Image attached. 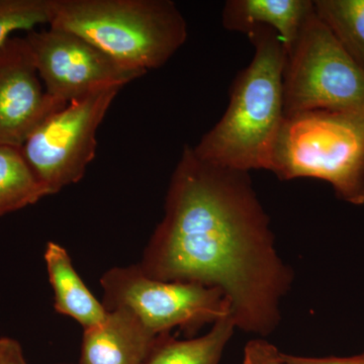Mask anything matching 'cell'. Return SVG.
Returning <instances> with one entry per match:
<instances>
[{
    "label": "cell",
    "mask_w": 364,
    "mask_h": 364,
    "mask_svg": "<svg viewBox=\"0 0 364 364\" xmlns=\"http://www.w3.org/2000/svg\"><path fill=\"white\" fill-rule=\"evenodd\" d=\"M139 267L152 279L220 289L236 329L262 338L279 327L294 282L249 172L203 161L188 145Z\"/></svg>",
    "instance_id": "1"
},
{
    "label": "cell",
    "mask_w": 364,
    "mask_h": 364,
    "mask_svg": "<svg viewBox=\"0 0 364 364\" xmlns=\"http://www.w3.org/2000/svg\"><path fill=\"white\" fill-rule=\"evenodd\" d=\"M255 53L237 75L222 119L193 147L215 166L238 171L269 170L284 119L282 77L287 52L277 33L257 28L247 33Z\"/></svg>",
    "instance_id": "2"
},
{
    "label": "cell",
    "mask_w": 364,
    "mask_h": 364,
    "mask_svg": "<svg viewBox=\"0 0 364 364\" xmlns=\"http://www.w3.org/2000/svg\"><path fill=\"white\" fill-rule=\"evenodd\" d=\"M49 26L143 74L164 65L188 39L186 18L170 0H53Z\"/></svg>",
    "instance_id": "3"
},
{
    "label": "cell",
    "mask_w": 364,
    "mask_h": 364,
    "mask_svg": "<svg viewBox=\"0 0 364 364\" xmlns=\"http://www.w3.org/2000/svg\"><path fill=\"white\" fill-rule=\"evenodd\" d=\"M269 171L280 181L320 179L339 200L364 205V109L284 117Z\"/></svg>",
    "instance_id": "4"
},
{
    "label": "cell",
    "mask_w": 364,
    "mask_h": 364,
    "mask_svg": "<svg viewBox=\"0 0 364 364\" xmlns=\"http://www.w3.org/2000/svg\"><path fill=\"white\" fill-rule=\"evenodd\" d=\"M282 90L284 117L317 109H364V70L315 9L287 53Z\"/></svg>",
    "instance_id": "5"
},
{
    "label": "cell",
    "mask_w": 364,
    "mask_h": 364,
    "mask_svg": "<svg viewBox=\"0 0 364 364\" xmlns=\"http://www.w3.org/2000/svg\"><path fill=\"white\" fill-rule=\"evenodd\" d=\"M100 284L107 311L128 309L157 336L169 334L174 328L195 333L231 317V304L220 289L152 279L139 264L107 270Z\"/></svg>",
    "instance_id": "6"
},
{
    "label": "cell",
    "mask_w": 364,
    "mask_h": 364,
    "mask_svg": "<svg viewBox=\"0 0 364 364\" xmlns=\"http://www.w3.org/2000/svg\"><path fill=\"white\" fill-rule=\"evenodd\" d=\"M122 87L97 91L46 117L21 145L26 161L49 196L85 176L97 153V133Z\"/></svg>",
    "instance_id": "7"
},
{
    "label": "cell",
    "mask_w": 364,
    "mask_h": 364,
    "mask_svg": "<svg viewBox=\"0 0 364 364\" xmlns=\"http://www.w3.org/2000/svg\"><path fill=\"white\" fill-rule=\"evenodd\" d=\"M45 90L62 105L145 75L119 65L75 33L50 28L25 36Z\"/></svg>",
    "instance_id": "8"
},
{
    "label": "cell",
    "mask_w": 364,
    "mask_h": 364,
    "mask_svg": "<svg viewBox=\"0 0 364 364\" xmlns=\"http://www.w3.org/2000/svg\"><path fill=\"white\" fill-rule=\"evenodd\" d=\"M60 104L43 87L25 37L0 47V144L21 147Z\"/></svg>",
    "instance_id": "9"
},
{
    "label": "cell",
    "mask_w": 364,
    "mask_h": 364,
    "mask_svg": "<svg viewBox=\"0 0 364 364\" xmlns=\"http://www.w3.org/2000/svg\"><path fill=\"white\" fill-rule=\"evenodd\" d=\"M158 338L130 310L114 309L85 330L78 364H145Z\"/></svg>",
    "instance_id": "10"
},
{
    "label": "cell",
    "mask_w": 364,
    "mask_h": 364,
    "mask_svg": "<svg viewBox=\"0 0 364 364\" xmlns=\"http://www.w3.org/2000/svg\"><path fill=\"white\" fill-rule=\"evenodd\" d=\"M313 14L311 0H229L222 20L226 30L246 35L257 28L274 31L287 53Z\"/></svg>",
    "instance_id": "11"
},
{
    "label": "cell",
    "mask_w": 364,
    "mask_h": 364,
    "mask_svg": "<svg viewBox=\"0 0 364 364\" xmlns=\"http://www.w3.org/2000/svg\"><path fill=\"white\" fill-rule=\"evenodd\" d=\"M44 258L54 291L55 310L74 318L85 330L102 324L107 315V309L79 277L66 249L56 242H49Z\"/></svg>",
    "instance_id": "12"
},
{
    "label": "cell",
    "mask_w": 364,
    "mask_h": 364,
    "mask_svg": "<svg viewBox=\"0 0 364 364\" xmlns=\"http://www.w3.org/2000/svg\"><path fill=\"white\" fill-rule=\"evenodd\" d=\"M236 327L231 317L221 318L200 337L177 339L160 335L145 364H220Z\"/></svg>",
    "instance_id": "13"
},
{
    "label": "cell",
    "mask_w": 364,
    "mask_h": 364,
    "mask_svg": "<svg viewBox=\"0 0 364 364\" xmlns=\"http://www.w3.org/2000/svg\"><path fill=\"white\" fill-rule=\"evenodd\" d=\"M48 196L21 147L0 144V217L35 205Z\"/></svg>",
    "instance_id": "14"
},
{
    "label": "cell",
    "mask_w": 364,
    "mask_h": 364,
    "mask_svg": "<svg viewBox=\"0 0 364 364\" xmlns=\"http://www.w3.org/2000/svg\"><path fill=\"white\" fill-rule=\"evenodd\" d=\"M314 9L364 70V0H316Z\"/></svg>",
    "instance_id": "15"
},
{
    "label": "cell",
    "mask_w": 364,
    "mask_h": 364,
    "mask_svg": "<svg viewBox=\"0 0 364 364\" xmlns=\"http://www.w3.org/2000/svg\"><path fill=\"white\" fill-rule=\"evenodd\" d=\"M52 11L53 0H0V47L14 32L49 25Z\"/></svg>",
    "instance_id": "16"
},
{
    "label": "cell",
    "mask_w": 364,
    "mask_h": 364,
    "mask_svg": "<svg viewBox=\"0 0 364 364\" xmlns=\"http://www.w3.org/2000/svg\"><path fill=\"white\" fill-rule=\"evenodd\" d=\"M241 364H284L282 352L262 337L247 342Z\"/></svg>",
    "instance_id": "17"
},
{
    "label": "cell",
    "mask_w": 364,
    "mask_h": 364,
    "mask_svg": "<svg viewBox=\"0 0 364 364\" xmlns=\"http://www.w3.org/2000/svg\"><path fill=\"white\" fill-rule=\"evenodd\" d=\"M284 364H364V352L347 358H306L282 352Z\"/></svg>",
    "instance_id": "18"
},
{
    "label": "cell",
    "mask_w": 364,
    "mask_h": 364,
    "mask_svg": "<svg viewBox=\"0 0 364 364\" xmlns=\"http://www.w3.org/2000/svg\"><path fill=\"white\" fill-rule=\"evenodd\" d=\"M0 364H28L23 347L16 339L0 337Z\"/></svg>",
    "instance_id": "19"
},
{
    "label": "cell",
    "mask_w": 364,
    "mask_h": 364,
    "mask_svg": "<svg viewBox=\"0 0 364 364\" xmlns=\"http://www.w3.org/2000/svg\"><path fill=\"white\" fill-rule=\"evenodd\" d=\"M57 364H71V363H57Z\"/></svg>",
    "instance_id": "20"
}]
</instances>
